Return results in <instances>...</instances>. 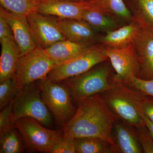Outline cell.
<instances>
[{
  "label": "cell",
  "mask_w": 153,
  "mask_h": 153,
  "mask_svg": "<svg viewBox=\"0 0 153 153\" xmlns=\"http://www.w3.org/2000/svg\"><path fill=\"white\" fill-rule=\"evenodd\" d=\"M77 102L75 114L62 126L63 137L99 138L109 143L114 151L112 131L117 119L101 94H94Z\"/></svg>",
  "instance_id": "1"
},
{
  "label": "cell",
  "mask_w": 153,
  "mask_h": 153,
  "mask_svg": "<svg viewBox=\"0 0 153 153\" xmlns=\"http://www.w3.org/2000/svg\"><path fill=\"white\" fill-rule=\"evenodd\" d=\"M100 94L118 120L133 127L145 124L142 104L146 97L139 91L114 82L112 88Z\"/></svg>",
  "instance_id": "2"
},
{
  "label": "cell",
  "mask_w": 153,
  "mask_h": 153,
  "mask_svg": "<svg viewBox=\"0 0 153 153\" xmlns=\"http://www.w3.org/2000/svg\"><path fill=\"white\" fill-rule=\"evenodd\" d=\"M14 124L15 128L22 135L25 146L30 152L51 153L64 136L63 129L52 130L46 128L32 118H22Z\"/></svg>",
  "instance_id": "3"
},
{
  "label": "cell",
  "mask_w": 153,
  "mask_h": 153,
  "mask_svg": "<svg viewBox=\"0 0 153 153\" xmlns=\"http://www.w3.org/2000/svg\"><path fill=\"white\" fill-rule=\"evenodd\" d=\"M38 85L56 124L63 126L73 117L77 109L71 101L69 88L59 82H52L47 77L39 80Z\"/></svg>",
  "instance_id": "4"
},
{
  "label": "cell",
  "mask_w": 153,
  "mask_h": 153,
  "mask_svg": "<svg viewBox=\"0 0 153 153\" xmlns=\"http://www.w3.org/2000/svg\"><path fill=\"white\" fill-rule=\"evenodd\" d=\"M23 117H30L41 124L49 127L52 116L41 95L38 85L33 83L23 88L13 103V120L15 122Z\"/></svg>",
  "instance_id": "5"
},
{
  "label": "cell",
  "mask_w": 153,
  "mask_h": 153,
  "mask_svg": "<svg viewBox=\"0 0 153 153\" xmlns=\"http://www.w3.org/2000/svg\"><path fill=\"white\" fill-rule=\"evenodd\" d=\"M60 64L44 49L36 47L19 57L15 77L22 89L36 80L47 78L49 72Z\"/></svg>",
  "instance_id": "6"
},
{
  "label": "cell",
  "mask_w": 153,
  "mask_h": 153,
  "mask_svg": "<svg viewBox=\"0 0 153 153\" xmlns=\"http://www.w3.org/2000/svg\"><path fill=\"white\" fill-rule=\"evenodd\" d=\"M110 71L108 67L101 66L66 79L65 83L69 88L72 97L77 102L112 88L114 83H109L108 80Z\"/></svg>",
  "instance_id": "7"
},
{
  "label": "cell",
  "mask_w": 153,
  "mask_h": 153,
  "mask_svg": "<svg viewBox=\"0 0 153 153\" xmlns=\"http://www.w3.org/2000/svg\"><path fill=\"white\" fill-rule=\"evenodd\" d=\"M108 59L103 49L95 46L79 57L60 63L49 72L47 78L52 82H60L84 74Z\"/></svg>",
  "instance_id": "8"
},
{
  "label": "cell",
  "mask_w": 153,
  "mask_h": 153,
  "mask_svg": "<svg viewBox=\"0 0 153 153\" xmlns=\"http://www.w3.org/2000/svg\"><path fill=\"white\" fill-rule=\"evenodd\" d=\"M103 52L110 60L115 70L114 82L126 85L133 75L138 76L140 71V65L133 44L120 48L107 47L103 49Z\"/></svg>",
  "instance_id": "9"
},
{
  "label": "cell",
  "mask_w": 153,
  "mask_h": 153,
  "mask_svg": "<svg viewBox=\"0 0 153 153\" xmlns=\"http://www.w3.org/2000/svg\"><path fill=\"white\" fill-rule=\"evenodd\" d=\"M27 19L38 48L45 50L57 42L67 39L60 29L57 17L36 12L29 14Z\"/></svg>",
  "instance_id": "10"
},
{
  "label": "cell",
  "mask_w": 153,
  "mask_h": 153,
  "mask_svg": "<svg viewBox=\"0 0 153 153\" xmlns=\"http://www.w3.org/2000/svg\"><path fill=\"white\" fill-rule=\"evenodd\" d=\"M134 19L138 22L139 29L134 40V47L139 59L143 79H153V27L140 15Z\"/></svg>",
  "instance_id": "11"
},
{
  "label": "cell",
  "mask_w": 153,
  "mask_h": 153,
  "mask_svg": "<svg viewBox=\"0 0 153 153\" xmlns=\"http://www.w3.org/2000/svg\"><path fill=\"white\" fill-rule=\"evenodd\" d=\"M0 15L5 19L10 27L14 40L20 51V56L36 47L31 33L27 17L13 13L1 6Z\"/></svg>",
  "instance_id": "12"
},
{
  "label": "cell",
  "mask_w": 153,
  "mask_h": 153,
  "mask_svg": "<svg viewBox=\"0 0 153 153\" xmlns=\"http://www.w3.org/2000/svg\"><path fill=\"white\" fill-rule=\"evenodd\" d=\"M87 9L86 1L76 2L71 0H43L38 12L60 19L82 20V13Z\"/></svg>",
  "instance_id": "13"
},
{
  "label": "cell",
  "mask_w": 153,
  "mask_h": 153,
  "mask_svg": "<svg viewBox=\"0 0 153 153\" xmlns=\"http://www.w3.org/2000/svg\"><path fill=\"white\" fill-rule=\"evenodd\" d=\"M115 153H141L143 149L133 127L117 120L112 131Z\"/></svg>",
  "instance_id": "14"
},
{
  "label": "cell",
  "mask_w": 153,
  "mask_h": 153,
  "mask_svg": "<svg viewBox=\"0 0 153 153\" xmlns=\"http://www.w3.org/2000/svg\"><path fill=\"white\" fill-rule=\"evenodd\" d=\"M91 43H78L67 40L59 41L44 51L60 63L79 57L95 47Z\"/></svg>",
  "instance_id": "15"
},
{
  "label": "cell",
  "mask_w": 153,
  "mask_h": 153,
  "mask_svg": "<svg viewBox=\"0 0 153 153\" xmlns=\"http://www.w3.org/2000/svg\"><path fill=\"white\" fill-rule=\"evenodd\" d=\"M0 41L1 45L0 82H1L15 76L20 51L14 37L2 39Z\"/></svg>",
  "instance_id": "16"
},
{
  "label": "cell",
  "mask_w": 153,
  "mask_h": 153,
  "mask_svg": "<svg viewBox=\"0 0 153 153\" xmlns=\"http://www.w3.org/2000/svg\"><path fill=\"white\" fill-rule=\"evenodd\" d=\"M61 31L67 40L78 43H92L95 38L92 27L82 20L57 18Z\"/></svg>",
  "instance_id": "17"
},
{
  "label": "cell",
  "mask_w": 153,
  "mask_h": 153,
  "mask_svg": "<svg viewBox=\"0 0 153 153\" xmlns=\"http://www.w3.org/2000/svg\"><path fill=\"white\" fill-rule=\"evenodd\" d=\"M130 24L118 30H108L100 38V42L107 47L120 48L132 44L139 29L140 25L134 18Z\"/></svg>",
  "instance_id": "18"
},
{
  "label": "cell",
  "mask_w": 153,
  "mask_h": 153,
  "mask_svg": "<svg viewBox=\"0 0 153 153\" xmlns=\"http://www.w3.org/2000/svg\"><path fill=\"white\" fill-rule=\"evenodd\" d=\"M88 9L95 10L106 15H116L129 19L132 18L131 13L123 0H86Z\"/></svg>",
  "instance_id": "19"
},
{
  "label": "cell",
  "mask_w": 153,
  "mask_h": 153,
  "mask_svg": "<svg viewBox=\"0 0 153 153\" xmlns=\"http://www.w3.org/2000/svg\"><path fill=\"white\" fill-rule=\"evenodd\" d=\"M74 140L77 153H115L112 145L102 139L87 137Z\"/></svg>",
  "instance_id": "20"
},
{
  "label": "cell",
  "mask_w": 153,
  "mask_h": 153,
  "mask_svg": "<svg viewBox=\"0 0 153 153\" xmlns=\"http://www.w3.org/2000/svg\"><path fill=\"white\" fill-rule=\"evenodd\" d=\"M43 0H0L1 6L7 10L27 17L29 14L38 12Z\"/></svg>",
  "instance_id": "21"
},
{
  "label": "cell",
  "mask_w": 153,
  "mask_h": 153,
  "mask_svg": "<svg viewBox=\"0 0 153 153\" xmlns=\"http://www.w3.org/2000/svg\"><path fill=\"white\" fill-rule=\"evenodd\" d=\"M82 20L87 22L92 27L111 30L117 25L112 19L100 11L86 9L82 14Z\"/></svg>",
  "instance_id": "22"
},
{
  "label": "cell",
  "mask_w": 153,
  "mask_h": 153,
  "mask_svg": "<svg viewBox=\"0 0 153 153\" xmlns=\"http://www.w3.org/2000/svg\"><path fill=\"white\" fill-rule=\"evenodd\" d=\"M18 130L12 129L0 137V153H19L23 152L24 146Z\"/></svg>",
  "instance_id": "23"
},
{
  "label": "cell",
  "mask_w": 153,
  "mask_h": 153,
  "mask_svg": "<svg viewBox=\"0 0 153 153\" xmlns=\"http://www.w3.org/2000/svg\"><path fill=\"white\" fill-rule=\"evenodd\" d=\"M0 109L14 101L22 88L15 76L0 82Z\"/></svg>",
  "instance_id": "24"
},
{
  "label": "cell",
  "mask_w": 153,
  "mask_h": 153,
  "mask_svg": "<svg viewBox=\"0 0 153 153\" xmlns=\"http://www.w3.org/2000/svg\"><path fill=\"white\" fill-rule=\"evenodd\" d=\"M134 128L143 152L153 153V139L145 124Z\"/></svg>",
  "instance_id": "25"
},
{
  "label": "cell",
  "mask_w": 153,
  "mask_h": 153,
  "mask_svg": "<svg viewBox=\"0 0 153 153\" xmlns=\"http://www.w3.org/2000/svg\"><path fill=\"white\" fill-rule=\"evenodd\" d=\"M128 84L131 87L139 91L144 95L153 97V79H143L134 75L130 78Z\"/></svg>",
  "instance_id": "26"
},
{
  "label": "cell",
  "mask_w": 153,
  "mask_h": 153,
  "mask_svg": "<svg viewBox=\"0 0 153 153\" xmlns=\"http://www.w3.org/2000/svg\"><path fill=\"white\" fill-rule=\"evenodd\" d=\"M13 101L1 110L0 113V137L6 132L15 128V124L13 120Z\"/></svg>",
  "instance_id": "27"
},
{
  "label": "cell",
  "mask_w": 153,
  "mask_h": 153,
  "mask_svg": "<svg viewBox=\"0 0 153 153\" xmlns=\"http://www.w3.org/2000/svg\"><path fill=\"white\" fill-rule=\"evenodd\" d=\"M140 16L153 27V0H137Z\"/></svg>",
  "instance_id": "28"
},
{
  "label": "cell",
  "mask_w": 153,
  "mask_h": 153,
  "mask_svg": "<svg viewBox=\"0 0 153 153\" xmlns=\"http://www.w3.org/2000/svg\"><path fill=\"white\" fill-rule=\"evenodd\" d=\"M74 139L63 137L52 149L51 153H76Z\"/></svg>",
  "instance_id": "29"
},
{
  "label": "cell",
  "mask_w": 153,
  "mask_h": 153,
  "mask_svg": "<svg viewBox=\"0 0 153 153\" xmlns=\"http://www.w3.org/2000/svg\"><path fill=\"white\" fill-rule=\"evenodd\" d=\"M13 37L10 27L5 19L0 15V40Z\"/></svg>",
  "instance_id": "30"
},
{
  "label": "cell",
  "mask_w": 153,
  "mask_h": 153,
  "mask_svg": "<svg viewBox=\"0 0 153 153\" xmlns=\"http://www.w3.org/2000/svg\"><path fill=\"white\" fill-rule=\"evenodd\" d=\"M142 109L144 114L153 123V100L146 97L143 101Z\"/></svg>",
  "instance_id": "31"
},
{
  "label": "cell",
  "mask_w": 153,
  "mask_h": 153,
  "mask_svg": "<svg viewBox=\"0 0 153 153\" xmlns=\"http://www.w3.org/2000/svg\"><path fill=\"white\" fill-rule=\"evenodd\" d=\"M142 116L145 125L147 127L153 139V123L144 114H143Z\"/></svg>",
  "instance_id": "32"
},
{
  "label": "cell",
  "mask_w": 153,
  "mask_h": 153,
  "mask_svg": "<svg viewBox=\"0 0 153 153\" xmlns=\"http://www.w3.org/2000/svg\"><path fill=\"white\" fill-rule=\"evenodd\" d=\"M71 1L76 2H82L84 1H86V0H71Z\"/></svg>",
  "instance_id": "33"
}]
</instances>
